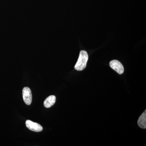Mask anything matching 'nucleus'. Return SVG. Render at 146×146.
<instances>
[{"label": "nucleus", "mask_w": 146, "mask_h": 146, "mask_svg": "<svg viewBox=\"0 0 146 146\" xmlns=\"http://www.w3.org/2000/svg\"><path fill=\"white\" fill-rule=\"evenodd\" d=\"M89 56L87 52L81 50L80 53L78 60L76 63L74 68L78 71H82L86 68Z\"/></svg>", "instance_id": "f257e3e1"}, {"label": "nucleus", "mask_w": 146, "mask_h": 146, "mask_svg": "<svg viewBox=\"0 0 146 146\" xmlns=\"http://www.w3.org/2000/svg\"><path fill=\"white\" fill-rule=\"evenodd\" d=\"M110 66L119 74H122L124 72V69L122 63L117 60H114L110 61Z\"/></svg>", "instance_id": "f03ea898"}, {"label": "nucleus", "mask_w": 146, "mask_h": 146, "mask_svg": "<svg viewBox=\"0 0 146 146\" xmlns=\"http://www.w3.org/2000/svg\"><path fill=\"white\" fill-rule=\"evenodd\" d=\"M23 98L26 104L30 105L32 100L31 91L28 87H24L23 90Z\"/></svg>", "instance_id": "7ed1b4c3"}, {"label": "nucleus", "mask_w": 146, "mask_h": 146, "mask_svg": "<svg viewBox=\"0 0 146 146\" xmlns=\"http://www.w3.org/2000/svg\"><path fill=\"white\" fill-rule=\"evenodd\" d=\"M26 125L29 129L35 132H40L43 130V127L40 124L30 120H27Z\"/></svg>", "instance_id": "20e7f679"}, {"label": "nucleus", "mask_w": 146, "mask_h": 146, "mask_svg": "<svg viewBox=\"0 0 146 146\" xmlns=\"http://www.w3.org/2000/svg\"><path fill=\"white\" fill-rule=\"evenodd\" d=\"M56 98L54 96H50L48 97L44 102V104L45 107L49 108L52 107L55 103Z\"/></svg>", "instance_id": "39448f33"}, {"label": "nucleus", "mask_w": 146, "mask_h": 146, "mask_svg": "<svg viewBox=\"0 0 146 146\" xmlns=\"http://www.w3.org/2000/svg\"><path fill=\"white\" fill-rule=\"evenodd\" d=\"M146 111L143 112L139 117L138 121V126L141 128L146 129Z\"/></svg>", "instance_id": "423d86ee"}]
</instances>
